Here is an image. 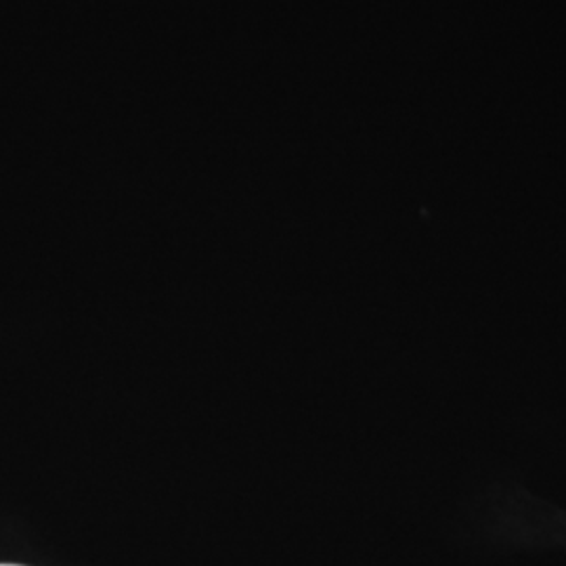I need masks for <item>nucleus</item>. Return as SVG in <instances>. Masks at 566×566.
<instances>
[{
    "label": "nucleus",
    "mask_w": 566,
    "mask_h": 566,
    "mask_svg": "<svg viewBox=\"0 0 566 566\" xmlns=\"http://www.w3.org/2000/svg\"><path fill=\"white\" fill-rule=\"evenodd\" d=\"M0 566H15V565H0Z\"/></svg>",
    "instance_id": "nucleus-1"
}]
</instances>
